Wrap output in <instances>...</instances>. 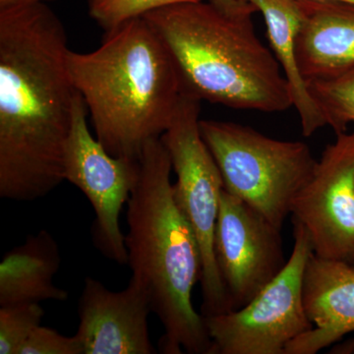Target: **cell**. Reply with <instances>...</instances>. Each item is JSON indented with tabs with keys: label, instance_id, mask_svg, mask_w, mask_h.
<instances>
[{
	"label": "cell",
	"instance_id": "obj_3",
	"mask_svg": "<svg viewBox=\"0 0 354 354\" xmlns=\"http://www.w3.org/2000/svg\"><path fill=\"white\" fill-rule=\"evenodd\" d=\"M67 67L95 138L114 157L140 160L167 131L184 93L171 53L144 17L106 32L90 53L70 50Z\"/></svg>",
	"mask_w": 354,
	"mask_h": 354
},
{
	"label": "cell",
	"instance_id": "obj_8",
	"mask_svg": "<svg viewBox=\"0 0 354 354\" xmlns=\"http://www.w3.org/2000/svg\"><path fill=\"white\" fill-rule=\"evenodd\" d=\"M88 114L78 92L65 152V180L82 191L94 209L92 236L97 250L109 260L127 265L128 252L120 216L138 181L140 160L111 155L91 133Z\"/></svg>",
	"mask_w": 354,
	"mask_h": 354
},
{
	"label": "cell",
	"instance_id": "obj_7",
	"mask_svg": "<svg viewBox=\"0 0 354 354\" xmlns=\"http://www.w3.org/2000/svg\"><path fill=\"white\" fill-rule=\"evenodd\" d=\"M290 259L243 307L204 317L212 354H286V346L313 328L304 304V276L312 253L308 234L293 223Z\"/></svg>",
	"mask_w": 354,
	"mask_h": 354
},
{
	"label": "cell",
	"instance_id": "obj_6",
	"mask_svg": "<svg viewBox=\"0 0 354 354\" xmlns=\"http://www.w3.org/2000/svg\"><path fill=\"white\" fill-rule=\"evenodd\" d=\"M201 101L184 92L167 131L160 140L169 153L176 176L174 197L196 235L202 259L200 278L201 314L204 317L227 313L230 301L218 274L214 241L223 177L215 158L200 131Z\"/></svg>",
	"mask_w": 354,
	"mask_h": 354
},
{
	"label": "cell",
	"instance_id": "obj_5",
	"mask_svg": "<svg viewBox=\"0 0 354 354\" xmlns=\"http://www.w3.org/2000/svg\"><path fill=\"white\" fill-rule=\"evenodd\" d=\"M200 131L225 190L283 228L293 202L315 174L318 160L309 147L230 121L201 120Z\"/></svg>",
	"mask_w": 354,
	"mask_h": 354
},
{
	"label": "cell",
	"instance_id": "obj_9",
	"mask_svg": "<svg viewBox=\"0 0 354 354\" xmlns=\"http://www.w3.org/2000/svg\"><path fill=\"white\" fill-rule=\"evenodd\" d=\"M290 216L308 234L314 255L354 266V131L326 146Z\"/></svg>",
	"mask_w": 354,
	"mask_h": 354
},
{
	"label": "cell",
	"instance_id": "obj_12",
	"mask_svg": "<svg viewBox=\"0 0 354 354\" xmlns=\"http://www.w3.org/2000/svg\"><path fill=\"white\" fill-rule=\"evenodd\" d=\"M304 304L313 328L286 346V354H315L354 332V266L309 256Z\"/></svg>",
	"mask_w": 354,
	"mask_h": 354
},
{
	"label": "cell",
	"instance_id": "obj_20",
	"mask_svg": "<svg viewBox=\"0 0 354 354\" xmlns=\"http://www.w3.org/2000/svg\"><path fill=\"white\" fill-rule=\"evenodd\" d=\"M209 3L221 12L234 18L252 17L253 14L257 12L255 6L245 0H209Z\"/></svg>",
	"mask_w": 354,
	"mask_h": 354
},
{
	"label": "cell",
	"instance_id": "obj_11",
	"mask_svg": "<svg viewBox=\"0 0 354 354\" xmlns=\"http://www.w3.org/2000/svg\"><path fill=\"white\" fill-rule=\"evenodd\" d=\"M78 311L76 335L84 354L156 353L149 334L150 297L131 279L124 290L111 291L99 279L86 278Z\"/></svg>",
	"mask_w": 354,
	"mask_h": 354
},
{
	"label": "cell",
	"instance_id": "obj_18",
	"mask_svg": "<svg viewBox=\"0 0 354 354\" xmlns=\"http://www.w3.org/2000/svg\"><path fill=\"white\" fill-rule=\"evenodd\" d=\"M199 0H88L91 18L108 32L164 7Z\"/></svg>",
	"mask_w": 354,
	"mask_h": 354
},
{
	"label": "cell",
	"instance_id": "obj_4",
	"mask_svg": "<svg viewBox=\"0 0 354 354\" xmlns=\"http://www.w3.org/2000/svg\"><path fill=\"white\" fill-rule=\"evenodd\" d=\"M171 53L184 92L227 108L281 113L291 90L252 17L225 15L209 2H183L146 14Z\"/></svg>",
	"mask_w": 354,
	"mask_h": 354
},
{
	"label": "cell",
	"instance_id": "obj_2",
	"mask_svg": "<svg viewBox=\"0 0 354 354\" xmlns=\"http://www.w3.org/2000/svg\"><path fill=\"white\" fill-rule=\"evenodd\" d=\"M169 153L160 138L147 143L127 202L125 244L131 279L148 292L165 329L162 353L212 354L204 316L192 292L202 272L196 235L174 197Z\"/></svg>",
	"mask_w": 354,
	"mask_h": 354
},
{
	"label": "cell",
	"instance_id": "obj_19",
	"mask_svg": "<svg viewBox=\"0 0 354 354\" xmlns=\"http://www.w3.org/2000/svg\"><path fill=\"white\" fill-rule=\"evenodd\" d=\"M18 354H84V349L76 335L66 337L39 326L21 346Z\"/></svg>",
	"mask_w": 354,
	"mask_h": 354
},
{
	"label": "cell",
	"instance_id": "obj_14",
	"mask_svg": "<svg viewBox=\"0 0 354 354\" xmlns=\"http://www.w3.org/2000/svg\"><path fill=\"white\" fill-rule=\"evenodd\" d=\"M60 265L59 247L50 232L29 235L0 263V307L66 300L68 292L53 283Z\"/></svg>",
	"mask_w": 354,
	"mask_h": 354
},
{
	"label": "cell",
	"instance_id": "obj_15",
	"mask_svg": "<svg viewBox=\"0 0 354 354\" xmlns=\"http://www.w3.org/2000/svg\"><path fill=\"white\" fill-rule=\"evenodd\" d=\"M262 13L272 53L285 74L293 106L301 123L302 134L310 137L326 127L325 118L310 93L298 67L297 41L302 23L299 0H245Z\"/></svg>",
	"mask_w": 354,
	"mask_h": 354
},
{
	"label": "cell",
	"instance_id": "obj_22",
	"mask_svg": "<svg viewBox=\"0 0 354 354\" xmlns=\"http://www.w3.org/2000/svg\"><path fill=\"white\" fill-rule=\"evenodd\" d=\"M333 353H354V341L346 342L344 344H339L334 348Z\"/></svg>",
	"mask_w": 354,
	"mask_h": 354
},
{
	"label": "cell",
	"instance_id": "obj_21",
	"mask_svg": "<svg viewBox=\"0 0 354 354\" xmlns=\"http://www.w3.org/2000/svg\"><path fill=\"white\" fill-rule=\"evenodd\" d=\"M50 1H55V0H0V8L27 6V4L46 3Z\"/></svg>",
	"mask_w": 354,
	"mask_h": 354
},
{
	"label": "cell",
	"instance_id": "obj_1",
	"mask_svg": "<svg viewBox=\"0 0 354 354\" xmlns=\"http://www.w3.org/2000/svg\"><path fill=\"white\" fill-rule=\"evenodd\" d=\"M62 20L46 3L0 8V197L31 202L65 181L78 91Z\"/></svg>",
	"mask_w": 354,
	"mask_h": 354
},
{
	"label": "cell",
	"instance_id": "obj_17",
	"mask_svg": "<svg viewBox=\"0 0 354 354\" xmlns=\"http://www.w3.org/2000/svg\"><path fill=\"white\" fill-rule=\"evenodd\" d=\"M44 316L39 304L0 307V354H18Z\"/></svg>",
	"mask_w": 354,
	"mask_h": 354
},
{
	"label": "cell",
	"instance_id": "obj_13",
	"mask_svg": "<svg viewBox=\"0 0 354 354\" xmlns=\"http://www.w3.org/2000/svg\"><path fill=\"white\" fill-rule=\"evenodd\" d=\"M297 59L307 84L354 68V4L299 0Z\"/></svg>",
	"mask_w": 354,
	"mask_h": 354
},
{
	"label": "cell",
	"instance_id": "obj_10",
	"mask_svg": "<svg viewBox=\"0 0 354 354\" xmlns=\"http://www.w3.org/2000/svg\"><path fill=\"white\" fill-rule=\"evenodd\" d=\"M214 252L232 311L248 304L286 264L281 228L225 189Z\"/></svg>",
	"mask_w": 354,
	"mask_h": 354
},
{
	"label": "cell",
	"instance_id": "obj_23",
	"mask_svg": "<svg viewBox=\"0 0 354 354\" xmlns=\"http://www.w3.org/2000/svg\"><path fill=\"white\" fill-rule=\"evenodd\" d=\"M320 1H337L344 2V3L354 4V0H320Z\"/></svg>",
	"mask_w": 354,
	"mask_h": 354
},
{
	"label": "cell",
	"instance_id": "obj_16",
	"mask_svg": "<svg viewBox=\"0 0 354 354\" xmlns=\"http://www.w3.org/2000/svg\"><path fill=\"white\" fill-rule=\"evenodd\" d=\"M312 97L335 134L354 123V68L341 75L308 82Z\"/></svg>",
	"mask_w": 354,
	"mask_h": 354
}]
</instances>
